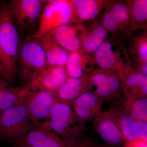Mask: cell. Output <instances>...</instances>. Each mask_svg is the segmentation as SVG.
<instances>
[{"mask_svg": "<svg viewBox=\"0 0 147 147\" xmlns=\"http://www.w3.org/2000/svg\"><path fill=\"white\" fill-rule=\"evenodd\" d=\"M18 29L10 15L6 4L0 5L1 59L5 79L10 84L17 73V63L20 45Z\"/></svg>", "mask_w": 147, "mask_h": 147, "instance_id": "6da1fadb", "label": "cell"}, {"mask_svg": "<svg viewBox=\"0 0 147 147\" xmlns=\"http://www.w3.org/2000/svg\"><path fill=\"white\" fill-rule=\"evenodd\" d=\"M60 136L71 147H76L85 137L86 123L76 115L71 105L58 101L42 124Z\"/></svg>", "mask_w": 147, "mask_h": 147, "instance_id": "7a4b0ae2", "label": "cell"}, {"mask_svg": "<svg viewBox=\"0 0 147 147\" xmlns=\"http://www.w3.org/2000/svg\"><path fill=\"white\" fill-rule=\"evenodd\" d=\"M45 52L34 35L20 42L17 72L23 86L35 82L48 67Z\"/></svg>", "mask_w": 147, "mask_h": 147, "instance_id": "3957f363", "label": "cell"}, {"mask_svg": "<svg viewBox=\"0 0 147 147\" xmlns=\"http://www.w3.org/2000/svg\"><path fill=\"white\" fill-rule=\"evenodd\" d=\"M92 56L97 68L115 71L121 77L132 67V60L123 41L110 36Z\"/></svg>", "mask_w": 147, "mask_h": 147, "instance_id": "277c9868", "label": "cell"}, {"mask_svg": "<svg viewBox=\"0 0 147 147\" xmlns=\"http://www.w3.org/2000/svg\"><path fill=\"white\" fill-rule=\"evenodd\" d=\"M33 127L24 102L7 108L1 113L0 141L16 144Z\"/></svg>", "mask_w": 147, "mask_h": 147, "instance_id": "5b68a950", "label": "cell"}, {"mask_svg": "<svg viewBox=\"0 0 147 147\" xmlns=\"http://www.w3.org/2000/svg\"><path fill=\"white\" fill-rule=\"evenodd\" d=\"M98 21L109 36L123 41L131 35V17L125 1H108Z\"/></svg>", "mask_w": 147, "mask_h": 147, "instance_id": "8992f818", "label": "cell"}, {"mask_svg": "<svg viewBox=\"0 0 147 147\" xmlns=\"http://www.w3.org/2000/svg\"><path fill=\"white\" fill-rule=\"evenodd\" d=\"M26 90L23 102L26 107L34 127L47 120L52 108L59 101L56 95L35 82L24 86Z\"/></svg>", "mask_w": 147, "mask_h": 147, "instance_id": "52a82bcc", "label": "cell"}, {"mask_svg": "<svg viewBox=\"0 0 147 147\" xmlns=\"http://www.w3.org/2000/svg\"><path fill=\"white\" fill-rule=\"evenodd\" d=\"M47 1L11 0L7 3L11 16L17 29L36 33L40 16Z\"/></svg>", "mask_w": 147, "mask_h": 147, "instance_id": "ba28073f", "label": "cell"}, {"mask_svg": "<svg viewBox=\"0 0 147 147\" xmlns=\"http://www.w3.org/2000/svg\"><path fill=\"white\" fill-rule=\"evenodd\" d=\"M90 91L111 103L123 97L121 77L117 72L95 69L88 77Z\"/></svg>", "mask_w": 147, "mask_h": 147, "instance_id": "9c48e42d", "label": "cell"}, {"mask_svg": "<svg viewBox=\"0 0 147 147\" xmlns=\"http://www.w3.org/2000/svg\"><path fill=\"white\" fill-rule=\"evenodd\" d=\"M71 0L47 1L40 16L38 29L34 35L39 38L61 26L71 24Z\"/></svg>", "mask_w": 147, "mask_h": 147, "instance_id": "30bf717a", "label": "cell"}, {"mask_svg": "<svg viewBox=\"0 0 147 147\" xmlns=\"http://www.w3.org/2000/svg\"><path fill=\"white\" fill-rule=\"evenodd\" d=\"M87 31L85 25L76 23L61 26L49 33L62 47L70 53L82 49Z\"/></svg>", "mask_w": 147, "mask_h": 147, "instance_id": "8fae6325", "label": "cell"}, {"mask_svg": "<svg viewBox=\"0 0 147 147\" xmlns=\"http://www.w3.org/2000/svg\"><path fill=\"white\" fill-rule=\"evenodd\" d=\"M94 130L109 147H123L126 142L115 121L108 111L101 112L92 121Z\"/></svg>", "mask_w": 147, "mask_h": 147, "instance_id": "7c38bea8", "label": "cell"}, {"mask_svg": "<svg viewBox=\"0 0 147 147\" xmlns=\"http://www.w3.org/2000/svg\"><path fill=\"white\" fill-rule=\"evenodd\" d=\"M124 97L110 103L107 110L115 121L126 141L132 142L139 139V132L136 121L129 115L124 105Z\"/></svg>", "mask_w": 147, "mask_h": 147, "instance_id": "4fadbf2b", "label": "cell"}, {"mask_svg": "<svg viewBox=\"0 0 147 147\" xmlns=\"http://www.w3.org/2000/svg\"><path fill=\"white\" fill-rule=\"evenodd\" d=\"M124 100L129 103L139 98H147V76L132 68L122 76Z\"/></svg>", "mask_w": 147, "mask_h": 147, "instance_id": "5bb4252c", "label": "cell"}, {"mask_svg": "<svg viewBox=\"0 0 147 147\" xmlns=\"http://www.w3.org/2000/svg\"><path fill=\"white\" fill-rule=\"evenodd\" d=\"M32 147H71L60 136L42 125L32 128L18 143Z\"/></svg>", "mask_w": 147, "mask_h": 147, "instance_id": "9a60e30c", "label": "cell"}, {"mask_svg": "<svg viewBox=\"0 0 147 147\" xmlns=\"http://www.w3.org/2000/svg\"><path fill=\"white\" fill-rule=\"evenodd\" d=\"M103 102L94 92L88 91L77 98L71 106L78 118L86 123L101 113Z\"/></svg>", "mask_w": 147, "mask_h": 147, "instance_id": "2e32d148", "label": "cell"}, {"mask_svg": "<svg viewBox=\"0 0 147 147\" xmlns=\"http://www.w3.org/2000/svg\"><path fill=\"white\" fill-rule=\"evenodd\" d=\"M108 1L106 0H71V24L94 20L101 13Z\"/></svg>", "mask_w": 147, "mask_h": 147, "instance_id": "e0dca14e", "label": "cell"}, {"mask_svg": "<svg viewBox=\"0 0 147 147\" xmlns=\"http://www.w3.org/2000/svg\"><path fill=\"white\" fill-rule=\"evenodd\" d=\"M95 65L92 55L80 50L69 53L65 67L69 77L84 78L89 76Z\"/></svg>", "mask_w": 147, "mask_h": 147, "instance_id": "ac0fdd59", "label": "cell"}, {"mask_svg": "<svg viewBox=\"0 0 147 147\" xmlns=\"http://www.w3.org/2000/svg\"><path fill=\"white\" fill-rule=\"evenodd\" d=\"M88 77L75 78L68 76L57 92L56 97L58 100L71 106L82 94L90 91Z\"/></svg>", "mask_w": 147, "mask_h": 147, "instance_id": "d6986e66", "label": "cell"}, {"mask_svg": "<svg viewBox=\"0 0 147 147\" xmlns=\"http://www.w3.org/2000/svg\"><path fill=\"white\" fill-rule=\"evenodd\" d=\"M38 39L45 52L48 66H65L69 53L59 44L50 33Z\"/></svg>", "mask_w": 147, "mask_h": 147, "instance_id": "ffe728a7", "label": "cell"}, {"mask_svg": "<svg viewBox=\"0 0 147 147\" xmlns=\"http://www.w3.org/2000/svg\"><path fill=\"white\" fill-rule=\"evenodd\" d=\"M68 77L65 66H48L35 82L40 86L55 94Z\"/></svg>", "mask_w": 147, "mask_h": 147, "instance_id": "44dd1931", "label": "cell"}, {"mask_svg": "<svg viewBox=\"0 0 147 147\" xmlns=\"http://www.w3.org/2000/svg\"><path fill=\"white\" fill-rule=\"evenodd\" d=\"M92 24L87 27V34L82 50L92 55L101 46L109 37L108 32L98 20H92Z\"/></svg>", "mask_w": 147, "mask_h": 147, "instance_id": "7402d4cb", "label": "cell"}, {"mask_svg": "<svg viewBox=\"0 0 147 147\" xmlns=\"http://www.w3.org/2000/svg\"><path fill=\"white\" fill-rule=\"evenodd\" d=\"M24 87H14L0 75V111L22 103L25 96Z\"/></svg>", "mask_w": 147, "mask_h": 147, "instance_id": "603a6c76", "label": "cell"}, {"mask_svg": "<svg viewBox=\"0 0 147 147\" xmlns=\"http://www.w3.org/2000/svg\"><path fill=\"white\" fill-rule=\"evenodd\" d=\"M127 39V49L132 61H147V25L134 32Z\"/></svg>", "mask_w": 147, "mask_h": 147, "instance_id": "cb8c5ba5", "label": "cell"}, {"mask_svg": "<svg viewBox=\"0 0 147 147\" xmlns=\"http://www.w3.org/2000/svg\"><path fill=\"white\" fill-rule=\"evenodd\" d=\"M125 1L131 14V35L147 25V0Z\"/></svg>", "mask_w": 147, "mask_h": 147, "instance_id": "d4e9b609", "label": "cell"}, {"mask_svg": "<svg viewBox=\"0 0 147 147\" xmlns=\"http://www.w3.org/2000/svg\"><path fill=\"white\" fill-rule=\"evenodd\" d=\"M124 105L134 120L147 122V98H139Z\"/></svg>", "mask_w": 147, "mask_h": 147, "instance_id": "484cf974", "label": "cell"}, {"mask_svg": "<svg viewBox=\"0 0 147 147\" xmlns=\"http://www.w3.org/2000/svg\"><path fill=\"white\" fill-rule=\"evenodd\" d=\"M139 132V139L147 141V122L136 121Z\"/></svg>", "mask_w": 147, "mask_h": 147, "instance_id": "4316f807", "label": "cell"}, {"mask_svg": "<svg viewBox=\"0 0 147 147\" xmlns=\"http://www.w3.org/2000/svg\"><path fill=\"white\" fill-rule=\"evenodd\" d=\"M131 68L134 71L147 76V61L141 62H132Z\"/></svg>", "mask_w": 147, "mask_h": 147, "instance_id": "83f0119b", "label": "cell"}, {"mask_svg": "<svg viewBox=\"0 0 147 147\" xmlns=\"http://www.w3.org/2000/svg\"><path fill=\"white\" fill-rule=\"evenodd\" d=\"M77 147H109L107 145L99 144L92 142L86 137H85L81 141Z\"/></svg>", "mask_w": 147, "mask_h": 147, "instance_id": "f1b7e54d", "label": "cell"}, {"mask_svg": "<svg viewBox=\"0 0 147 147\" xmlns=\"http://www.w3.org/2000/svg\"><path fill=\"white\" fill-rule=\"evenodd\" d=\"M123 147H147V141L139 139L132 142L126 141Z\"/></svg>", "mask_w": 147, "mask_h": 147, "instance_id": "f546056e", "label": "cell"}, {"mask_svg": "<svg viewBox=\"0 0 147 147\" xmlns=\"http://www.w3.org/2000/svg\"><path fill=\"white\" fill-rule=\"evenodd\" d=\"M0 75L5 79V75L4 71L3 69L2 65L1 62V50H0Z\"/></svg>", "mask_w": 147, "mask_h": 147, "instance_id": "4dcf8cb0", "label": "cell"}, {"mask_svg": "<svg viewBox=\"0 0 147 147\" xmlns=\"http://www.w3.org/2000/svg\"><path fill=\"white\" fill-rule=\"evenodd\" d=\"M13 147H32L29 145L25 144L18 143V144H14Z\"/></svg>", "mask_w": 147, "mask_h": 147, "instance_id": "1f68e13d", "label": "cell"}, {"mask_svg": "<svg viewBox=\"0 0 147 147\" xmlns=\"http://www.w3.org/2000/svg\"><path fill=\"white\" fill-rule=\"evenodd\" d=\"M1 111H0V118H1Z\"/></svg>", "mask_w": 147, "mask_h": 147, "instance_id": "d6a6232c", "label": "cell"}]
</instances>
